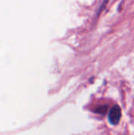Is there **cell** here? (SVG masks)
Returning <instances> with one entry per match:
<instances>
[{
	"label": "cell",
	"instance_id": "1",
	"mask_svg": "<svg viewBox=\"0 0 134 135\" xmlns=\"http://www.w3.org/2000/svg\"><path fill=\"white\" fill-rule=\"evenodd\" d=\"M121 115H122V111L121 108H119V106L118 105H115L109 112V121L111 124L113 125H116L119 123L120 119H121Z\"/></svg>",
	"mask_w": 134,
	"mask_h": 135
},
{
	"label": "cell",
	"instance_id": "2",
	"mask_svg": "<svg viewBox=\"0 0 134 135\" xmlns=\"http://www.w3.org/2000/svg\"><path fill=\"white\" fill-rule=\"evenodd\" d=\"M107 106H104V107H100V108H97L96 110V112H99V113H100V114H104V113H106V112H107Z\"/></svg>",
	"mask_w": 134,
	"mask_h": 135
}]
</instances>
